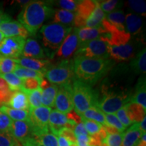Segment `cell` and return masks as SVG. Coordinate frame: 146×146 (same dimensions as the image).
Segmentation results:
<instances>
[{
	"label": "cell",
	"mask_w": 146,
	"mask_h": 146,
	"mask_svg": "<svg viewBox=\"0 0 146 146\" xmlns=\"http://www.w3.org/2000/svg\"><path fill=\"white\" fill-rule=\"evenodd\" d=\"M113 65L112 60L104 58L77 56L73 60L74 76L78 81L89 85L104 76Z\"/></svg>",
	"instance_id": "cell-1"
},
{
	"label": "cell",
	"mask_w": 146,
	"mask_h": 146,
	"mask_svg": "<svg viewBox=\"0 0 146 146\" xmlns=\"http://www.w3.org/2000/svg\"><path fill=\"white\" fill-rule=\"evenodd\" d=\"M55 10L45 1H29L18 14V22L29 34L35 35L43 24L54 16Z\"/></svg>",
	"instance_id": "cell-2"
},
{
	"label": "cell",
	"mask_w": 146,
	"mask_h": 146,
	"mask_svg": "<svg viewBox=\"0 0 146 146\" xmlns=\"http://www.w3.org/2000/svg\"><path fill=\"white\" fill-rule=\"evenodd\" d=\"M72 94L74 111L79 115L91 107H97L99 96L88 84L74 79L72 84Z\"/></svg>",
	"instance_id": "cell-3"
},
{
	"label": "cell",
	"mask_w": 146,
	"mask_h": 146,
	"mask_svg": "<svg viewBox=\"0 0 146 146\" xmlns=\"http://www.w3.org/2000/svg\"><path fill=\"white\" fill-rule=\"evenodd\" d=\"M72 30V27L61 24L51 23L43 25L40 30L43 45L51 50L57 51Z\"/></svg>",
	"instance_id": "cell-4"
},
{
	"label": "cell",
	"mask_w": 146,
	"mask_h": 146,
	"mask_svg": "<svg viewBox=\"0 0 146 146\" xmlns=\"http://www.w3.org/2000/svg\"><path fill=\"white\" fill-rule=\"evenodd\" d=\"M132 95L127 91H104L97 107L105 114H114L130 102Z\"/></svg>",
	"instance_id": "cell-5"
},
{
	"label": "cell",
	"mask_w": 146,
	"mask_h": 146,
	"mask_svg": "<svg viewBox=\"0 0 146 146\" xmlns=\"http://www.w3.org/2000/svg\"><path fill=\"white\" fill-rule=\"evenodd\" d=\"M44 76L50 83L57 86L71 83L74 76L73 60H62L55 66L47 69Z\"/></svg>",
	"instance_id": "cell-6"
},
{
	"label": "cell",
	"mask_w": 146,
	"mask_h": 146,
	"mask_svg": "<svg viewBox=\"0 0 146 146\" xmlns=\"http://www.w3.org/2000/svg\"><path fill=\"white\" fill-rule=\"evenodd\" d=\"M77 56L108 59L110 45L104 36H102L80 45L75 54V57Z\"/></svg>",
	"instance_id": "cell-7"
},
{
	"label": "cell",
	"mask_w": 146,
	"mask_h": 146,
	"mask_svg": "<svg viewBox=\"0 0 146 146\" xmlns=\"http://www.w3.org/2000/svg\"><path fill=\"white\" fill-rule=\"evenodd\" d=\"M51 108L40 106L29 109V124L35 135L39 137L49 132V117Z\"/></svg>",
	"instance_id": "cell-8"
},
{
	"label": "cell",
	"mask_w": 146,
	"mask_h": 146,
	"mask_svg": "<svg viewBox=\"0 0 146 146\" xmlns=\"http://www.w3.org/2000/svg\"><path fill=\"white\" fill-rule=\"evenodd\" d=\"M10 133L23 146H41L28 122L13 121Z\"/></svg>",
	"instance_id": "cell-9"
},
{
	"label": "cell",
	"mask_w": 146,
	"mask_h": 146,
	"mask_svg": "<svg viewBox=\"0 0 146 146\" xmlns=\"http://www.w3.org/2000/svg\"><path fill=\"white\" fill-rule=\"evenodd\" d=\"M25 41L21 36L5 38L0 43V55L17 59L21 56Z\"/></svg>",
	"instance_id": "cell-10"
},
{
	"label": "cell",
	"mask_w": 146,
	"mask_h": 146,
	"mask_svg": "<svg viewBox=\"0 0 146 146\" xmlns=\"http://www.w3.org/2000/svg\"><path fill=\"white\" fill-rule=\"evenodd\" d=\"M54 106L58 111L64 114H66L72 110L74 105L72 102V84H66L59 87L55 100Z\"/></svg>",
	"instance_id": "cell-11"
},
{
	"label": "cell",
	"mask_w": 146,
	"mask_h": 146,
	"mask_svg": "<svg viewBox=\"0 0 146 146\" xmlns=\"http://www.w3.org/2000/svg\"><path fill=\"white\" fill-rule=\"evenodd\" d=\"M79 47V41L76 33V29H72V31L64 40L61 45L56 51V56L58 59L65 60H70Z\"/></svg>",
	"instance_id": "cell-12"
},
{
	"label": "cell",
	"mask_w": 146,
	"mask_h": 146,
	"mask_svg": "<svg viewBox=\"0 0 146 146\" xmlns=\"http://www.w3.org/2000/svg\"><path fill=\"white\" fill-rule=\"evenodd\" d=\"M76 125L75 123L68 120L66 114L60 112L57 110H51L49 117V129L56 136L58 135V132L62 128L66 127L73 131Z\"/></svg>",
	"instance_id": "cell-13"
},
{
	"label": "cell",
	"mask_w": 146,
	"mask_h": 146,
	"mask_svg": "<svg viewBox=\"0 0 146 146\" xmlns=\"http://www.w3.org/2000/svg\"><path fill=\"white\" fill-rule=\"evenodd\" d=\"M135 47L131 41L124 45L110 46V57L115 61L126 62L134 57Z\"/></svg>",
	"instance_id": "cell-14"
},
{
	"label": "cell",
	"mask_w": 146,
	"mask_h": 146,
	"mask_svg": "<svg viewBox=\"0 0 146 146\" xmlns=\"http://www.w3.org/2000/svg\"><path fill=\"white\" fill-rule=\"evenodd\" d=\"M76 29L78 41H79V46L87 42L98 39L102 36H106V37L108 36L107 32L102 26L96 28L83 27L81 29Z\"/></svg>",
	"instance_id": "cell-15"
},
{
	"label": "cell",
	"mask_w": 146,
	"mask_h": 146,
	"mask_svg": "<svg viewBox=\"0 0 146 146\" xmlns=\"http://www.w3.org/2000/svg\"><path fill=\"white\" fill-rule=\"evenodd\" d=\"M0 31L6 37L21 36L26 39L29 35L26 29L18 21H10L5 22L0 25Z\"/></svg>",
	"instance_id": "cell-16"
},
{
	"label": "cell",
	"mask_w": 146,
	"mask_h": 146,
	"mask_svg": "<svg viewBox=\"0 0 146 146\" xmlns=\"http://www.w3.org/2000/svg\"><path fill=\"white\" fill-rule=\"evenodd\" d=\"M22 55L23 57L42 60L45 58V54L37 41L33 39H28L25 41Z\"/></svg>",
	"instance_id": "cell-17"
},
{
	"label": "cell",
	"mask_w": 146,
	"mask_h": 146,
	"mask_svg": "<svg viewBox=\"0 0 146 146\" xmlns=\"http://www.w3.org/2000/svg\"><path fill=\"white\" fill-rule=\"evenodd\" d=\"M15 60L18 65L30 70L42 72L43 74L48 69L47 66L49 64V61L47 60H36L23 56H21L17 59H15Z\"/></svg>",
	"instance_id": "cell-18"
},
{
	"label": "cell",
	"mask_w": 146,
	"mask_h": 146,
	"mask_svg": "<svg viewBox=\"0 0 146 146\" xmlns=\"http://www.w3.org/2000/svg\"><path fill=\"white\" fill-rule=\"evenodd\" d=\"M143 133L140 130L139 123H134L123 133L122 146H137Z\"/></svg>",
	"instance_id": "cell-19"
},
{
	"label": "cell",
	"mask_w": 146,
	"mask_h": 146,
	"mask_svg": "<svg viewBox=\"0 0 146 146\" xmlns=\"http://www.w3.org/2000/svg\"><path fill=\"white\" fill-rule=\"evenodd\" d=\"M143 21L141 16L137 14L129 13L125 16V29L128 33L137 35L141 31Z\"/></svg>",
	"instance_id": "cell-20"
},
{
	"label": "cell",
	"mask_w": 146,
	"mask_h": 146,
	"mask_svg": "<svg viewBox=\"0 0 146 146\" xmlns=\"http://www.w3.org/2000/svg\"><path fill=\"white\" fill-rule=\"evenodd\" d=\"M125 108L128 117L132 123H139L145 116V110L135 102H129L125 106Z\"/></svg>",
	"instance_id": "cell-21"
},
{
	"label": "cell",
	"mask_w": 146,
	"mask_h": 146,
	"mask_svg": "<svg viewBox=\"0 0 146 146\" xmlns=\"http://www.w3.org/2000/svg\"><path fill=\"white\" fill-rule=\"evenodd\" d=\"M7 105H8L12 108L22 110L29 111L30 108L27 94L22 91L14 92Z\"/></svg>",
	"instance_id": "cell-22"
},
{
	"label": "cell",
	"mask_w": 146,
	"mask_h": 146,
	"mask_svg": "<svg viewBox=\"0 0 146 146\" xmlns=\"http://www.w3.org/2000/svg\"><path fill=\"white\" fill-rule=\"evenodd\" d=\"M145 76H141L137 84L134 94L131 97L130 102H135L141 105L144 109L146 110V87H145Z\"/></svg>",
	"instance_id": "cell-23"
},
{
	"label": "cell",
	"mask_w": 146,
	"mask_h": 146,
	"mask_svg": "<svg viewBox=\"0 0 146 146\" xmlns=\"http://www.w3.org/2000/svg\"><path fill=\"white\" fill-rule=\"evenodd\" d=\"M74 18H75L74 12H69L62 9H58L54 12L53 23L61 24L66 26L71 27L72 24L74 25Z\"/></svg>",
	"instance_id": "cell-24"
},
{
	"label": "cell",
	"mask_w": 146,
	"mask_h": 146,
	"mask_svg": "<svg viewBox=\"0 0 146 146\" xmlns=\"http://www.w3.org/2000/svg\"><path fill=\"white\" fill-rule=\"evenodd\" d=\"M59 87L50 84L49 87L41 90V104L45 107H54L55 100Z\"/></svg>",
	"instance_id": "cell-25"
},
{
	"label": "cell",
	"mask_w": 146,
	"mask_h": 146,
	"mask_svg": "<svg viewBox=\"0 0 146 146\" xmlns=\"http://www.w3.org/2000/svg\"><path fill=\"white\" fill-rule=\"evenodd\" d=\"M130 64L133 71L137 74H145L146 50L145 47L131 59Z\"/></svg>",
	"instance_id": "cell-26"
},
{
	"label": "cell",
	"mask_w": 146,
	"mask_h": 146,
	"mask_svg": "<svg viewBox=\"0 0 146 146\" xmlns=\"http://www.w3.org/2000/svg\"><path fill=\"white\" fill-rule=\"evenodd\" d=\"M0 111L15 121H26L28 123L29 122V112L27 110H16L6 106H1L0 107Z\"/></svg>",
	"instance_id": "cell-27"
},
{
	"label": "cell",
	"mask_w": 146,
	"mask_h": 146,
	"mask_svg": "<svg viewBox=\"0 0 146 146\" xmlns=\"http://www.w3.org/2000/svg\"><path fill=\"white\" fill-rule=\"evenodd\" d=\"M105 19V14L100 8L99 3H97L95 10L93 11L91 15L87 18L85 27L89 28H96L102 26V23Z\"/></svg>",
	"instance_id": "cell-28"
},
{
	"label": "cell",
	"mask_w": 146,
	"mask_h": 146,
	"mask_svg": "<svg viewBox=\"0 0 146 146\" xmlns=\"http://www.w3.org/2000/svg\"><path fill=\"white\" fill-rule=\"evenodd\" d=\"M97 3H98V1H91V0L80 1L76 11V15L87 21V18L91 15L93 11L96 8Z\"/></svg>",
	"instance_id": "cell-29"
},
{
	"label": "cell",
	"mask_w": 146,
	"mask_h": 146,
	"mask_svg": "<svg viewBox=\"0 0 146 146\" xmlns=\"http://www.w3.org/2000/svg\"><path fill=\"white\" fill-rule=\"evenodd\" d=\"M105 18L107 21L112 24L120 30H125V16L123 10H114L110 13L105 15Z\"/></svg>",
	"instance_id": "cell-30"
},
{
	"label": "cell",
	"mask_w": 146,
	"mask_h": 146,
	"mask_svg": "<svg viewBox=\"0 0 146 146\" xmlns=\"http://www.w3.org/2000/svg\"><path fill=\"white\" fill-rule=\"evenodd\" d=\"M80 116L86 119L96 121L102 125H106L105 114L96 106L90 108Z\"/></svg>",
	"instance_id": "cell-31"
},
{
	"label": "cell",
	"mask_w": 146,
	"mask_h": 146,
	"mask_svg": "<svg viewBox=\"0 0 146 146\" xmlns=\"http://www.w3.org/2000/svg\"><path fill=\"white\" fill-rule=\"evenodd\" d=\"M14 74L21 80L29 78H43L44 77V74L42 72L24 68L19 65H18L15 70H14Z\"/></svg>",
	"instance_id": "cell-32"
},
{
	"label": "cell",
	"mask_w": 146,
	"mask_h": 146,
	"mask_svg": "<svg viewBox=\"0 0 146 146\" xmlns=\"http://www.w3.org/2000/svg\"><path fill=\"white\" fill-rule=\"evenodd\" d=\"M0 76L6 81L9 89L12 92L21 91L22 85V80L16 76L14 73L8 74H0Z\"/></svg>",
	"instance_id": "cell-33"
},
{
	"label": "cell",
	"mask_w": 146,
	"mask_h": 146,
	"mask_svg": "<svg viewBox=\"0 0 146 146\" xmlns=\"http://www.w3.org/2000/svg\"><path fill=\"white\" fill-rule=\"evenodd\" d=\"M17 66L15 59L0 55V74H8L14 72Z\"/></svg>",
	"instance_id": "cell-34"
},
{
	"label": "cell",
	"mask_w": 146,
	"mask_h": 146,
	"mask_svg": "<svg viewBox=\"0 0 146 146\" xmlns=\"http://www.w3.org/2000/svg\"><path fill=\"white\" fill-rule=\"evenodd\" d=\"M27 94L28 98L30 108H36L41 106V89H38L32 91L24 92Z\"/></svg>",
	"instance_id": "cell-35"
},
{
	"label": "cell",
	"mask_w": 146,
	"mask_h": 146,
	"mask_svg": "<svg viewBox=\"0 0 146 146\" xmlns=\"http://www.w3.org/2000/svg\"><path fill=\"white\" fill-rule=\"evenodd\" d=\"M41 79L42 78H29L22 80L21 91L27 92V91H32L39 89Z\"/></svg>",
	"instance_id": "cell-36"
},
{
	"label": "cell",
	"mask_w": 146,
	"mask_h": 146,
	"mask_svg": "<svg viewBox=\"0 0 146 146\" xmlns=\"http://www.w3.org/2000/svg\"><path fill=\"white\" fill-rule=\"evenodd\" d=\"M41 146H59L57 136L52 133H46L37 137Z\"/></svg>",
	"instance_id": "cell-37"
},
{
	"label": "cell",
	"mask_w": 146,
	"mask_h": 146,
	"mask_svg": "<svg viewBox=\"0 0 146 146\" xmlns=\"http://www.w3.org/2000/svg\"><path fill=\"white\" fill-rule=\"evenodd\" d=\"M81 122L83 123L89 135H92L98 133L102 127L101 124L97 123L96 121H94V120L86 119V118L83 117H81Z\"/></svg>",
	"instance_id": "cell-38"
},
{
	"label": "cell",
	"mask_w": 146,
	"mask_h": 146,
	"mask_svg": "<svg viewBox=\"0 0 146 146\" xmlns=\"http://www.w3.org/2000/svg\"><path fill=\"white\" fill-rule=\"evenodd\" d=\"M106 124L111 127H113L118 129L120 133H123L125 131L126 128L122 125L120 120H118L116 114H105Z\"/></svg>",
	"instance_id": "cell-39"
},
{
	"label": "cell",
	"mask_w": 146,
	"mask_h": 146,
	"mask_svg": "<svg viewBox=\"0 0 146 146\" xmlns=\"http://www.w3.org/2000/svg\"><path fill=\"white\" fill-rule=\"evenodd\" d=\"M128 5L129 8L133 12L139 14H144L145 15L146 11L145 2L141 0H130L128 1Z\"/></svg>",
	"instance_id": "cell-40"
},
{
	"label": "cell",
	"mask_w": 146,
	"mask_h": 146,
	"mask_svg": "<svg viewBox=\"0 0 146 146\" xmlns=\"http://www.w3.org/2000/svg\"><path fill=\"white\" fill-rule=\"evenodd\" d=\"M18 142L10 133L0 132V146H16Z\"/></svg>",
	"instance_id": "cell-41"
},
{
	"label": "cell",
	"mask_w": 146,
	"mask_h": 146,
	"mask_svg": "<svg viewBox=\"0 0 146 146\" xmlns=\"http://www.w3.org/2000/svg\"><path fill=\"white\" fill-rule=\"evenodd\" d=\"M123 133L108 134L104 141L107 146H122Z\"/></svg>",
	"instance_id": "cell-42"
},
{
	"label": "cell",
	"mask_w": 146,
	"mask_h": 146,
	"mask_svg": "<svg viewBox=\"0 0 146 146\" xmlns=\"http://www.w3.org/2000/svg\"><path fill=\"white\" fill-rule=\"evenodd\" d=\"M13 120L0 111V132H10Z\"/></svg>",
	"instance_id": "cell-43"
},
{
	"label": "cell",
	"mask_w": 146,
	"mask_h": 146,
	"mask_svg": "<svg viewBox=\"0 0 146 146\" xmlns=\"http://www.w3.org/2000/svg\"><path fill=\"white\" fill-rule=\"evenodd\" d=\"M100 8L104 12L108 14L114 11L115 8H118L120 1L116 0H106V1H98Z\"/></svg>",
	"instance_id": "cell-44"
},
{
	"label": "cell",
	"mask_w": 146,
	"mask_h": 146,
	"mask_svg": "<svg viewBox=\"0 0 146 146\" xmlns=\"http://www.w3.org/2000/svg\"><path fill=\"white\" fill-rule=\"evenodd\" d=\"M79 1L75 0H60L56 1V3L62 10L74 12L76 11Z\"/></svg>",
	"instance_id": "cell-45"
},
{
	"label": "cell",
	"mask_w": 146,
	"mask_h": 146,
	"mask_svg": "<svg viewBox=\"0 0 146 146\" xmlns=\"http://www.w3.org/2000/svg\"><path fill=\"white\" fill-rule=\"evenodd\" d=\"M58 136L63 137L66 139L68 141H70L72 144H76V138L74 133V131L72 129L66 127L62 128L58 132Z\"/></svg>",
	"instance_id": "cell-46"
},
{
	"label": "cell",
	"mask_w": 146,
	"mask_h": 146,
	"mask_svg": "<svg viewBox=\"0 0 146 146\" xmlns=\"http://www.w3.org/2000/svg\"><path fill=\"white\" fill-rule=\"evenodd\" d=\"M116 115L118 118V120H120V123H122V125L125 128L129 127V126L132 125V122L131 121L130 119L128 117L127 111H126L125 106L120 108V110H118Z\"/></svg>",
	"instance_id": "cell-47"
},
{
	"label": "cell",
	"mask_w": 146,
	"mask_h": 146,
	"mask_svg": "<svg viewBox=\"0 0 146 146\" xmlns=\"http://www.w3.org/2000/svg\"><path fill=\"white\" fill-rule=\"evenodd\" d=\"M74 133L76 137L78 135H89L82 122L75 126L74 129Z\"/></svg>",
	"instance_id": "cell-48"
},
{
	"label": "cell",
	"mask_w": 146,
	"mask_h": 146,
	"mask_svg": "<svg viewBox=\"0 0 146 146\" xmlns=\"http://www.w3.org/2000/svg\"><path fill=\"white\" fill-rule=\"evenodd\" d=\"M66 118L68 120L73 122L77 125V124L81 123V117L79 114H77L74 110H71L70 112L67 113Z\"/></svg>",
	"instance_id": "cell-49"
},
{
	"label": "cell",
	"mask_w": 146,
	"mask_h": 146,
	"mask_svg": "<svg viewBox=\"0 0 146 146\" xmlns=\"http://www.w3.org/2000/svg\"><path fill=\"white\" fill-rule=\"evenodd\" d=\"M89 136L90 135H78L76 137V146H89Z\"/></svg>",
	"instance_id": "cell-50"
},
{
	"label": "cell",
	"mask_w": 146,
	"mask_h": 146,
	"mask_svg": "<svg viewBox=\"0 0 146 146\" xmlns=\"http://www.w3.org/2000/svg\"><path fill=\"white\" fill-rule=\"evenodd\" d=\"M102 126H103L104 128L105 129V130H106V133H108V134H116V133H120V131L118 130V129H116V128L111 127V126L106 125V124L104 125H102Z\"/></svg>",
	"instance_id": "cell-51"
},
{
	"label": "cell",
	"mask_w": 146,
	"mask_h": 146,
	"mask_svg": "<svg viewBox=\"0 0 146 146\" xmlns=\"http://www.w3.org/2000/svg\"><path fill=\"white\" fill-rule=\"evenodd\" d=\"M11 21L10 16L3 12L2 10H0V25L1 24L5 23V22H8Z\"/></svg>",
	"instance_id": "cell-52"
},
{
	"label": "cell",
	"mask_w": 146,
	"mask_h": 146,
	"mask_svg": "<svg viewBox=\"0 0 146 146\" xmlns=\"http://www.w3.org/2000/svg\"><path fill=\"white\" fill-rule=\"evenodd\" d=\"M58 145L59 146H70L71 144L70 141H68L66 139H65L63 137L59 136L58 138Z\"/></svg>",
	"instance_id": "cell-53"
},
{
	"label": "cell",
	"mask_w": 146,
	"mask_h": 146,
	"mask_svg": "<svg viewBox=\"0 0 146 146\" xmlns=\"http://www.w3.org/2000/svg\"><path fill=\"white\" fill-rule=\"evenodd\" d=\"M145 124H146V117L145 116V117L143 118V119L139 123V127L140 130H141L143 133H145V131H146Z\"/></svg>",
	"instance_id": "cell-54"
},
{
	"label": "cell",
	"mask_w": 146,
	"mask_h": 146,
	"mask_svg": "<svg viewBox=\"0 0 146 146\" xmlns=\"http://www.w3.org/2000/svg\"><path fill=\"white\" fill-rule=\"evenodd\" d=\"M137 146H146V133H143Z\"/></svg>",
	"instance_id": "cell-55"
},
{
	"label": "cell",
	"mask_w": 146,
	"mask_h": 146,
	"mask_svg": "<svg viewBox=\"0 0 146 146\" xmlns=\"http://www.w3.org/2000/svg\"><path fill=\"white\" fill-rule=\"evenodd\" d=\"M5 39V36L4 35H3L2 33L0 31V43H1V42L3 41V40Z\"/></svg>",
	"instance_id": "cell-56"
},
{
	"label": "cell",
	"mask_w": 146,
	"mask_h": 146,
	"mask_svg": "<svg viewBox=\"0 0 146 146\" xmlns=\"http://www.w3.org/2000/svg\"><path fill=\"white\" fill-rule=\"evenodd\" d=\"M70 146H76V145H75V144H71Z\"/></svg>",
	"instance_id": "cell-57"
},
{
	"label": "cell",
	"mask_w": 146,
	"mask_h": 146,
	"mask_svg": "<svg viewBox=\"0 0 146 146\" xmlns=\"http://www.w3.org/2000/svg\"><path fill=\"white\" fill-rule=\"evenodd\" d=\"M16 146H20V145H19V144H18V145H17Z\"/></svg>",
	"instance_id": "cell-58"
}]
</instances>
